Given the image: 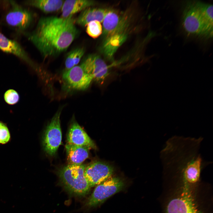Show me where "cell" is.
I'll use <instances>...</instances> for the list:
<instances>
[{
	"label": "cell",
	"instance_id": "cell-20",
	"mask_svg": "<svg viewBox=\"0 0 213 213\" xmlns=\"http://www.w3.org/2000/svg\"><path fill=\"white\" fill-rule=\"evenodd\" d=\"M4 97L5 101L10 105L16 104L19 101L20 98L18 93L13 89L7 91L4 93Z\"/></svg>",
	"mask_w": 213,
	"mask_h": 213
},
{
	"label": "cell",
	"instance_id": "cell-17",
	"mask_svg": "<svg viewBox=\"0 0 213 213\" xmlns=\"http://www.w3.org/2000/svg\"><path fill=\"white\" fill-rule=\"evenodd\" d=\"M64 0H30L24 2L25 4L36 8L46 13L57 11L61 9Z\"/></svg>",
	"mask_w": 213,
	"mask_h": 213
},
{
	"label": "cell",
	"instance_id": "cell-1",
	"mask_svg": "<svg viewBox=\"0 0 213 213\" xmlns=\"http://www.w3.org/2000/svg\"><path fill=\"white\" fill-rule=\"evenodd\" d=\"M73 16L41 17L28 38L44 59L66 51L78 33Z\"/></svg>",
	"mask_w": 213,
	"mask_h": 213
},
{
	"label": "cell",
	"instance_id": "cell-12",
	"mask_svg": "<svg viewBox=\"0 0 213 213\" xmlns=\"http://www.w3.org/2000/svg\"><path fill=\"white\" fill-rule=\"evenodd\" d=\"M0 49L12 54L34 67V64L28 54L17 42L10 39L0 33Z\"/></svg>",
	"mask_w": 213,
	"mask_h": 213
},
{
	"label": "cell",
	"instance_id": "cell-14",
	"mask_svg": "<svg viewBox=\"0 0 213 213\" xmlns=\"http://www.w3.org/2000/svg\"><path fill=\"white\" fill-rule=\"evenodd\" d=\"M108 10L104 9L88 7L81 12L75 20V23L84 27L92 21H97L101 23Z\"/></svg>",
	"mask_w": 213,
	"mask_h": 213
},
{
	"label": "cell",
	"instance_id": "cell-15",
	"mask_svg": "<svg viewBox=\"0 0 213 213\" xmlns=\"http://www.w3.org/2000/svg\"><path fill=\"white\" fill-rule=\"evenodd\" d=\"M94 1L90 0H67L64 1L62 9V16L67 17L94 5Z\"/></svg>",
	"mask_w": 213,
	"mask_h": 213
},
{
	"label": "cell",
	"instance_id": "cell-16",
	"mask_svg": "<svg viewBox=\"0 0 213 213\" xmlns=\"http://www.w3.org/2000/svg\"><path fill=\"white\" fill-rule=\"evenodd\" d=\"M65 147L69 164H82L88 157L89 148L67 143Z\"/></svg>",
	"mask_w": 213,
	"mask_h": 213
},
{
	"label": "cell",
	"instance_id": "cell-19",
	"mask_svg": "<svg viewBox=\"0 0 213 213\" xmlns=\"http://www.w3.org/2000/svg\"><path fill=\"white\" fill-rule=\"evenodd\" d=\"M85 27L87 33L92 38H97L102 33V26L101 23L98 21H91L89 22Z\"/></svg>",
	"mask_w": 213,
	"mask_h": 213
},
{
	"label": "cell",
	"instance_id": "cell-5",
	"mask_svg": "<svg viewBox=\"0 0 213 213\" xmlns=\"http://www.w3.org/2000/svg\"><path fill=\"white\" fill-rule=\"evenodd\" d=\"M123 185V182L119 178H109L97 185L86 202V206L92 207L101 204L120 191Z\"/></svg>",
	"mask_w": 213,
	"mask_h": 213
},
{
	"label": "cell",
	"instance_id": "cell-8",
	"mask_svg": "<svg viewBox=\"0 0 213 213\" xmlns=\"http://www.w3.org/2000/svg\"><path fill=\"white\" fill-rule=\"evenodd\" d=\"M113 167L101 161H95L86 166L84 175L90 187L101 183L111 176Z\"/></svg>",
	"mask_w": 213,
	"mask_h": 213
},
{
	"label": "cell",
	"instance_id": "cell-10",
	"mask_svg": "<svg viewBox=\"0 0 213 213\" xmlns=\"http://www.w3.org/2000/svg\"><path fill=\"white\" fill-rule=\"evenodd\" d=\"M67 143L85 147L90 149H96V146L93 140L75 120L72 118L67 135Z\"/></svg>",
	"mask_w": 213,
	"mask_h": 213
},
{
	"label": "cell",
	"instance_id": "cell-2",
	"mask_svg": "<svg viewBox=\"0 0 213 213\" xmlns=\"http://www.w3.org/2000/svg\"><path fill=\"white\" fill-rule=\"evenodd\" d=\"M182 22L184 30L189 35L207 38L212 36L213 22L202 13L193 1H187L185 4Z\"/></svg>",
	"mask_w": 213,
	"mask_h": 213
},
{
	"label": "cell",
	"instance_id": "cell-18",
	"mask_svg": "<svg viewBox=\"0 0 213 213\" xmlns=\"http://www.w3.org/2000/svg\"><path fill=\"white\" fill-rule=\"evenodd\" d=\"M85 51L83 47H79L70 52L65 61V70H68L77 65L84 55Z\"/></svg>",
	"mask_w": 213,
	"mask_h": 213
},
{
	"label": "cell",
	"instance_id": "cell-3",
	"mask_svg": "<svg viewBox=\"0 0 213 213\" xmlns=\"http://www.w3.org/2000/svg\"><path fill=\"white\" fill-rule=\"evenodd\" d=\"M86 165L69 164L62 168L59 175L65 189L71 194L83 196L88 192L90 187L84 172Z\"/></svg>",
	"mask_w": 213,
	"mask_h": 213
},
{
	"label": "cell",
	"instance_id": "cell-7",
	"mask_svg": "<svg viewBox=\"0 0 213 213\" xmlns=\"http://www.w3.org/2000/svg\"><path fill=\"white\" fill-rule=\"evenodd\" d=\"M62 77L64 82L71 88L80 91L87 89L93 80L81 64L65 70Z\"/></svg>",
	"mask_w": 213,
	"mask_h": 213
},
{
	"label": "cell",
	"instance_id": "cell-13",
	"mask_svg": "<svg viewBox=\"0 0 213 213\" xmlns=\"http://www.w3.org/2000/svg\"><path fill=\"white\" fill-rule=\"evenodd\" d=\"M127 38L126 30L114 33L106 37L102 46L104 55L112 59L118 48L125 41Z\"/></svg>",
	"mask_w": 213,
	"mask_h": 213
},
{
	"label": "cell",
	"instance_id": "cell-11",
	"mask_svg": "<svg viewBox=\"0 0 213 213\" xmlns=\"http://www.w3.org/2000/svg\"><path fill=\"white\" fill-rule=\"evenodd\" d=\"M129 17L114 10H108L103 22V31L106 37L122 28L129 22Z\"/></svg>",
	"mask_w": 213,
	"mask_h": 213
},
{
	"label": "cell",
	"instance_id": "cell-4",
	"mask_svg": "<svg viewBox=\"0 0 213 213\" xmlns=\"http://www.w3.org/2000/svg\"><path fill=\"white\" fill-rule=\"evenodd\" d=\"M62 109H59L53 117L46 128L43 138L44 150L51 156L55 154L61 143L60 117Z\"/></svg>",
	"mask_w": 213,
	"mask_h": 213
},
{
	"label": "cell",
	"instance_id": "cell-21",
	"mask_svg": "<svg viewBox=\"0 0 213 213\" xmlns=\"http://www.w3.org/2000/svg\"><path fill=\"white\" fill-rule=\"evenodd\" d=\"M10 135L7 125L0 121V143L4 144L8 142Z\"/></svg>",
	"mask_w": 213,
	"mask_h": 213
},
{
	"label": "cell",
	"instance_id": "cell-6",
	"mask_svg": "<svg viewBox=\"0 0 213 213\" xmlns=\"http://www.w3.org/2000/svg\"><path fill=\"white\" fill-rule=\"evenodd\" d=\"M12 6L10 10L5 17V20L9 25L19 30L23 31L30 25L33 20L32 13L13 1H9Z\"/></svg>",
	"mask_w": 213,
	"mask_h": 213
},
{
	"label": "cell",
	"instance_id": "cell-9",
	"mask_svg": "<svg viewBox=\"0 0 213 213\" xmlns=\"http://www.w3.org/2000/svg\"><path fill=\"white\" fill-rule=\"evenodd\" d=\"M81 65L85 72L97 82H103L109 74V67L99 55L91 54L84 60Z\"/></svg>",
	"mask_w": 213,
	"mask_h": 213
}]
</instances>
